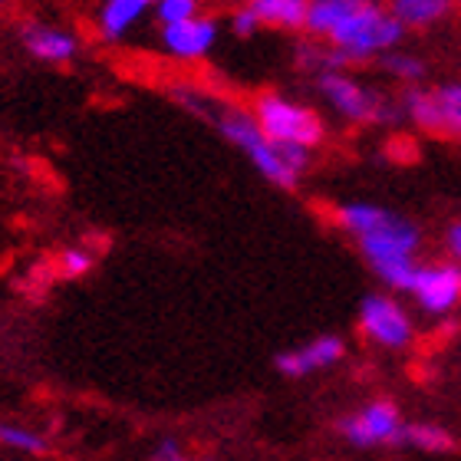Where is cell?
Returning <instances> with one entry per match:
<instances>
[{
    "label": "cell",
    "mask_w": 461,
    "mask_h": 461,
    "mask_svg": "<svg viewBox=\"0 0 461 461\" xmlns=\"http://www.w3.org/2000/svg\"><path fill=\"white\" fill-rule=\"evenodd\" d=\"M337 224L359 240L363 258L369 260V267L379 274L395 264H409L415 260L419 250V228L412 221H405L399 214H393L383 204L373 202H346L337 208Z\"/></svg>",
    "instance_id": "cell-1"
},
{
    "label": "cell",
    "mask_w": 461,
    "mask_h": 461,
    "mask_svg": "<svg viewBox=\"0 0 461 461\" xmlns=\"http://www.w3.org/2000/svg\"><path fill=\"white\" fill-rule=\"evenodd\" d=\"M214 125L221 129V135L230 145H238L240 152L248 155L250 165L258 168L270 185L277 188H294L300 182V175L307 172L310 165V149H297V145H277L274 139L264 135L258 125L254 113L240 106H221L212 113Z\"/></svg>",
    "instance_id": "cell-2"
},
{
    "label": "cell",
    "mask_w": 461,
    "mask_h": 461,
    "mask_svg": "<svg viewBox=\"0 0 461 461\" xmlns=\"http://www.w3.org/2000/svg\"><path fill=\"white\" fill-rule=\"evenodd\" d=\"M405 37V27L393 17V10L383 4H353L339 20V27L327 37L330 47H337L349 63L359 59H383L393 53Z\"/></svg>",
    "instance_id": "cell-3"
},
{
    "label": "cell",
    "mask_w": 461,
    "mask_h": 461,
    "mask_svg": "<svg viewBox=\"0 0 461 461\" xmlns=\"http://www.w3.org/2000/svg\"><path fill=\"white\" fill-rule=\"evenodd\" d=\"M254 119L267 139L277 145H297V149H317L327 135V125L317 109L300 106L280 93H264L254 103Z\"/></svg>",
    "instance_id": "cell-4"
},
{
    "label": "cell",
    "mask_w": 461,
    "mask_h": 461,
    "mask_svg": "<svg viewBox=\"0 0 461 461\" xmlns=\"http://www.w3.org/2000/svg\"><path fill=\"white\" fill-rule=\"evenodd\" d=\"M317 89L320 96L327 99L330 106L337 109L343 119H349V122L385 125V122H395V115L402 113V109H395L385 96H379L375 89H369L366 83L349 77L346 69L317 77Z\"/></svg>",
    "instance_id": "cell-5"
},
{
    "label": "cell",
    "mask_w": 461,
    "mask_h": 461,
    "mask_svg": "<svg viewBox=\"0 0 461 461\" xmlns=\"http://www.w3.org/2000/svg\"><path fill=\"white\" fill-rule=\"evenodd\" d=\"M399 109H402V115L415 129L461 139V83H445V86L435 89H405Z\"/></svg>",
    "instance_id": "cell-6"
},
{
    "label": "cell",
    "mask_w": 461,
    "mask_h": 461,
    "mask_svg": "<svg viewBox=\"0 0 461 461\" xmlns=\"http://www.w3.org/2000/svg\"><path fill=\"white\" fill-rule=\"evenodd\" d=\"M339 435L356 448H379V445H399L402 442L405 419L399 405L389 399H373L363 409L339 419Z\"/></svg>",
    "instance_id": "cell-7"
},
{
    "label": "cell",
    "mask_w": 461,
    "mask_h": 461,
    "mask_svg": "<svg viewBox=\"0 0 461 461\" xmlns=\"http://www.w3.org/2000/svg\"><path fill=\"white\" fill-rule=\"evenodd\" d=\"M359 330L369 343L383 349H405L415 339V323L409 310L389 294H369L359 303Z\"/></svg>",
    "instance_id": "cell-8"
},
{
    "label": "cell",
    "mask_w": 461,
    "mask_h": 461,
    "mask_svg": "<svg viewBox=\"0 0 461 461\" xmlns=\"http://www.w3.org/2000/svg\"><path fill=\"white\" fill-rule=\"evenodd\" d=\"M429 317H445L461 303V264H419L405 290Z\"/></svg>",
    "instance_id": "cell-9"
},
{
    "label": "cell",
    "mask_w": 461,
    "mask_h": 461,
    "mask_svg": "<svg viewBox=\"0 0 461 461\" xmlns=\"http://www.w3.org/2000/svg\"><path fill=\"white\" fill-rule=\"evenodd\" d=\"M346 356L343 337H333V333H323V337H313L310 343L294 346V349H284L274 359V369L287 379H303V375L323 373L330 366H337Z\"/></svg>",
    "instance_id": "cell-10"
},
{
    "label": "cell",
    "mask_w": 461,
    "mask_h": 461,
    "mask_svg": "<svg viewBox=\"0 0 461 461\" xmlns=\"http://www.w3.org/2000/svg\"><path fill=\"white\" fill-rule=\"evenodd\" d=\"M165 53L175 59H202L208 57L218 43V23L212 17H194L185 23L162 27Z\"/></svg>",
    "instance_id": "cell-11"
},
{
    "label": "cell",
    "mask_w": 461,
    "mask_h": 461,
    "mask_svg": "<svg viewBox=\"0 0 461 461\" xmlns=\"http://www.w3.org/2000/svg\"><path fill=\"white\" fill-rule=\"evenodd\" d=\"M23 47L40 63H69L79 53V40L69 30L30 23V27H23Z\"/></svg>",
    "instance_id": "cell-12"
},
{
    "label": "cell",
    "mask_w": 461,
    "mask_h": 461,
    "mask_svg": "<svg viewBox=\"0 0 461 461\" xmlns=\"http://www.w3.org/2000/svg\"><path fill=\"white\" fill-rule=\"evenodd\" d=\"M248 7L260 20V27H277V30L307 27L310 0H248Z\"/></svg>",
    "instance_id": "cell-13"
},
{
    "label": "cell",
    "mask_w": 461,
    "mask_h": 461,
    "mask_svg": "<svg viewBox=\"0 0 461 461\" xmlns=\"http://www.w3.org/2000/svg\"><path fill=\"white\" fill-rule=\"evenodd\" d=\"M455 0H389L393 17L402 23L405 30H425L442 23L452 14Z\"/></svg>",
    "instance_id": "cell-14"
},
{
    "label": "cell",
    "mask_w": 461,
    "mask_h": 461,
    "mask_svg": "<svg viewBox=\"0 0 461 461\" xmlns=\"http://www.w3.org/2000/svg\"><path fill=\"white\" fill-rule=\"evenodd\" d=\"M158 0H106L103 10H99V33L106 40H119L125 37L129 30L139 23L145 10L155 7Z\"/></svg>",
    "instance_id": "cell-15"
},
{
    "label": "cell",
    "mask_w": 461,
    "mask_h": 461,
    "mask_svg": "<svg viewBox=\"0 0 461 461\" xmlns=\"http://www.w3.org/2000/svg\"><path fill=\"white\" fill-rule=\"evenodd\" d=\"M399 445H409V448L425 455H448L455 448V438L448 429H442V425L435 422H405L402 442Z\"/></svg>",
    "instance_id": "cell-16"
},
{
    "label": "cell",
    "mask_w": 461,
    "mask_h": 461,
    "mask_svg": "<svg viewBox=\"0 0 461 461\" xmlns=\"http://www.w3.org/2000/svg\"><path fill=\"white\" fill-rule=\"evenodd\" d=\"M0 448L20 455H47L50 452V438L30 425L20 422H0Z\"/></svg>",
    "instance_id": "cell-17"
},
{
    "label": "cell",
    "mask_w": 461,
    "mask_h": 461,
    "mask_svg": "<svg viewBox=\"0 0 461 461\" xmlns=\"http://www.w3.org/2000/svg\"><path fill=\"white\" fill-rule=\"evenodd\" d=\"M383 69L389 73L393 79L399 83H409V86H419L425 79V63L415 53H405V50H393V53H385L383 59Z\"/></svg>",
    "instance_id": "cell-18"
},
{
    "label": "cell",
    "mask_w": 461,
    "mask_h": 461,
    "mask_svg": "<svg viewBox=\"0 0 461 461\" xmlns=\"http://www.w3.org/2000/svg\"><path fill=\"white\" fill-rule=\"evenodd\" d=\"M155 17H158L162 27L194 20L198 17V0H158V4H155Z\"/></svg>",
    "instance_id": "cell-19"
},
{
    "label": "cell",
    "mask_w": 461,
    "mask_h": 461,
    "mask_svg": "<svg viewBox=\"0 0 461 461\" xmlns=\"http://www.w3.org/2000/svg\"><path fill=\"white\" fill-rule=\"evenodd\" d=\"M59 270H63V277H86L89 270H93V254L89 250H63L59 254Z\"/></svg>",
    "instance_id": "cell-20"
},
{
    "label": "cell",
    "mask_w": 461,
    "mask_h": 461,
    "mask_svg": "<svg viewBox=\"0 0 461 461\" xmlns=\"http://www.w3.org/2000/svg\"><path fill=\"white\" fill-rule=\"evenodd\" d=\"M149 461H204V458H194L182 448L178 438H162V442L152 448V458Z\"/></svg>",
    "instance_id": "cell-21"
},
{
    "label": "cell",
    "mask_w": 461,
    "mask_h": 461,
    "mask_svg": "<svg viewBox=\"0 0 461 461\" xmlns=\"http://www.w3.org/2000/svg\"><path fill=\"white\" fill-rule=\"evenodd\" d=\"M258 27H260V20L250 14V7H240L238 14L230 17V30H234L238 37H250V33H254Z\"/></svg>",
    "instance_id": "cell-22"
},
{
    "label": "cell",
    "mask_w": 461,
    "mask_h": 461,
    "mask_svg": "<svg viewBox=\"0 0 461 461\" xmlns=\"http://www.w3.org/2000/svg\"><path fill=\"white\" fill-rule=\"evenodd\" d=\"M445 248H448L455 264H461V221H455L452 228H448V234H445Z\"/></svg>",
    "instance_id": "cell-23"
},
{
    "label": "cell",
    "mask_w": 461,
    "mask_h": 461,
    "mask_svg": "<svg viewBox=\"0 0 461 461\" xmlns=\"http://www.w3.org/2000/svg\"><path fill=\"white\" fill-rule=\"evenodd\" d=\"M353 4H383V0H353Z\"/></svg>",
    "instance_id": "cell-24"
},
{
    "label": "cell",
    "mask_w": 461,
    "mask_h": 461,
    "mask_svg": "<svg viewBox=\"0 0 461 461\" xmlns=\"http://www.w3.org/2000/svg\"><path fill=\"white\" fill-rule=\"evenodd\" d=\"M0 7H4V0H0Z\"/></svg>",
    "instance_id": "cell-25"
},
{
    "label": "cell",
    "mask_w": 461,
    "mask_h": 461,
    "mask_svg": "<svg viewBox=\"0 0 461 461\" xmlns=\"http://www.w3.org/2000/svg\"><path fill=\"white\" fill-rule=\"evenodd\" d=\"M455 4H461V0H455Z\"/></svg>",
    "instance_id": "cell-26"
}]
</instances>
